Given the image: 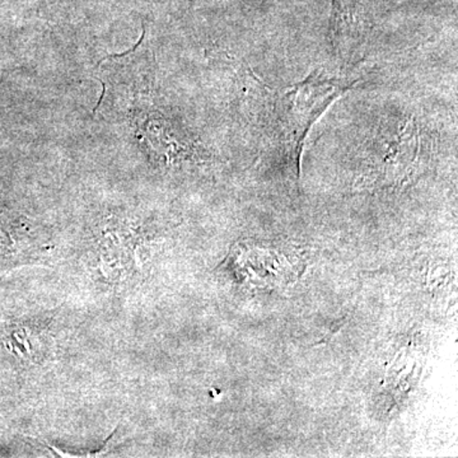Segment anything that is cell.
<instances>
[{
  "instance_id": "6da1fadb",
  "label": "cell",
  "mask_w": 458,
  "mask_h": 458,
  "mask_svg": "<svg viewBox=\"0 0 458 458\" xmlns=\"http://www.w3.org/2000/svg\"><path fill=\"white\" fill-rule=\"evenodd\" d=\"M352 78L334 77L313 72L306 80L279 90L274 104V119L280 141L300 168L304 141L312 126L335 99L358 86Z\"/></svg>"
},
{
  "instance_id": "7a4b0ae2",
  "label": "cell",
  "mask_w": 458,
  "mask_h": 458,
  "mask_svg": "<svg viewBox=\"0 0 458 458\" xmlns=\"http://www.w3.org/2000/svg\"><path fill=\"white\" fill-rule=\"evenodd\" d=\"M366 0H333L334 42L339 47H349L351 42L360 38L364 25Z\"/></svg>"
}]
</instances>
